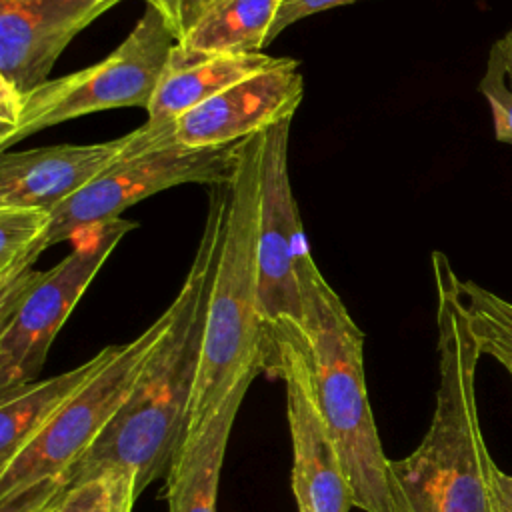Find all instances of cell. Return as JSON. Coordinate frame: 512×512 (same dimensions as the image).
I'll use <instances>...</instances> for the list:
<instances>
[{
  "instance_id": "obj_1",
  "label": "cell",
  "mask_w": 512,
  "mask_h": 512,
  "mask_svg": "<svg viewBox=\"0 0 512 512\" xmlns=\"http://www.w3.org/2000/svg\"><path fill=\"white\" fill-rule=\"evenodd\" d=\"M438 326V388L430 426L404 458H390L394 512H500L498 466L480 426L476 402L478 340L460 278L448 258L432 252Z\"/></svg>"
},
{
  "instance_id": "obj_2",
  "label": "cell",
  "mask_w": 512,
  "mask_h": 512,
  "mask_svg": "<svg viewBox=\"0 0 512 512\" xmlns=\"http://www.w3.org/2000/svg\"><path fill=\"white\" fill-rule=\"evenodd\" d=\"M226 216V184L210 188V204L188 274L170 302L172 322L150 354L130 398L72 468L70 480L100 466H124L136 474L138 496L166 476L180 446L194 390L202 324Z\"/></svg>"
},
{
  "instance_id": "obj_3",
  "label": "cell",
  "mask_w": 512,
  "mask_h": 512,
  "mask_svg": "<svg viewBox=\"0 0 512 512\" xmlns=\"http://www.w3.org/2000/svg\"><path fill=\"white\" fill-rule=\"evenodd\" d=\"M260 134L240 140L234 174L226 184L222 242L208 288L198 370L180 446L198 432L242 376L262 374L266 366V326L256 270Z\"/></svg>"
},
{
  "instance_id": "obj_4",
  "label": "cell",
  "mask_w": 512,
  "mask_h": 512,
  "mask_svg": "<svg viewBox=\"0 0 512 512\" xmlns=\"http://www.w3.org/2000/svg\"><path fill=\"white\" fill-rule=\"evenodd\" d=\"M302 334L320 412L342 460L352 506L394 512L384 454L364 376V332L316 262L302 276Z\"/></svg>"
},
{
  "instance_id": "obj_5",
  "label": "cell",
  "mask_w": 512,
  "mask_h": 512,
  "mask_svg": "<svg viewBox=\"0 0 512 512\" xmlns=\"http://www.w3.org/2000/svg\"><path fill=\"white\" fill-rule=\"evenodd\" d=\"M174 46L176 38L166 20L148 6L130 34L104 60L46 80L22 94L20 116L14 128L0 138V152L26 136L78 116L130 106L148 108Z\"/></svg>"
},
{
  "instance_id": "obj_6",
  "label": "cell",
  "mask_w": 512,
  "mask_h": 512,
  "mask_svg": "<svg viewBox=\"0 0 512 512\" xmlns=\"http://www.w3.org/2000/svg\"><path fill=\"white\" fill-rule=\"evenodd\" d=\"M144 142L50 212L44 250L72 240L80 230L104 224L156 194L182 184H228L238 144L190 148L174 138V122L160 128L142 124Z\"/></svg>"
},
{
  "instance_id": "obj_7",
  "label": "cell",
  "mask_w": 512,
  "mask_h": 512,
  "mask_svg": "<svg viewBox=\"0 0 512 512\" xmlns=\"http://www.w3.org/2000/svg\"><path fill=\"white\" fill-rule=\"evenodd\" d=\"M174 316L172 304L136 338L116 344L110 360L82 386L52 422L0 470V498L36 482L70 476L130 398L150 354Z\"/></svg>"
},
{
  "instance_id": "obj_8",
  "label": "cell",
  "mask_w": 512,
  "mask_h": 512,
  "mask_svg": "<svg viewBox=\"0 0 512 512\" xmlns=\"http://www.w3.org/2000/svg\"><path fill=\"white\" fill-rule=\"evenodd\" d=\"M136 226L138 222L126 218L88 226L72 238V250L54 268L36 272L18 302L0 318V392L38 378L70 312Z\"/></svg>"
},
{
  "instance_id": "obj_9",
  "label": "cell",
  "mask_w": 512,
  "mask_h": 512,
  "mask_svg": "<svg viewBox=\"0 0 512 512\" xmlns=\"http://www.w3.org/2000/svg\"><path fill=\"white\" fill-rule=\"evenodd\" d=\"M290 128L292 118L260 134L256 270L260 310L266 326V352L276 334L302 326V276L308 264L314 262L290 182Z\"/></svg>"
},
{
  "instance_id": "obj_10",
  "label": "cell",
  "mask_w": 512,
  "mask_h": 512,
  "mask_svg": "<svg viewBox=\"0 0 512 512\" xmlns=\"http://www.w3.org/2000/svg\"><path fill=\"white\" fill-rule=\"evenodd\" d=\"M264 374L280 378L286 390V418L292 438V494L302 496L312 512H350V488L318 406L302 326L286 328L270 340Z\"/></svg>"
},
{
  "instance_id": "obj_11",
  "label": "cell",
  "mask_w": 512,
  "mask_h": 512,
  "mask_svg": "<svg viewBox=\"0 0 512 512\" xmlns=\"http://www.w3.org/2000/svg\"><path fill=\"white\" fill-rule=\"evenodd\" d=\"M304 98V76L298 62L286 58L276 68L248 76L174 122L182 146H228L294 116Z\"/></svg>"
},
{
  "instance_id": "obj_12",
  "label": "cell",
  "mask_w": 512,
  "mask_h": 512,
  "mask_svg": "<svg viewBox=\"0 0 512 512\" xmlns=\"http://www.w3.org/2000/svg\"><path fill=\"white\" fill-rule=\"evenodd\" d=\"M112 0H0V80L26 94L44 84L70 40Z\"/></svg>"
},
{
  "instance_id": "obj_13",
  "label": "cell",
  "mask_w": 512,
  "mask_h": 512,
  "mask_svg": "<svg viewBox=\"0 0 512 512\" xmlns=\"http://www.w3.org/2000/svg\"><path fill=\"white\" fill-rule=\"evenodd\" d=\"M144 142L142 126L94 144H58L0 156V206L56 210Z\"/></svg>"
},
{
  "instance_id": "obj_14",
  "label": "cell",
  "mask_w": 512,
  "mask_h": 512,
  "mask_svg": "<svg viewBox=\"0 0 512 512\" xmlns=\"http://www.w3.org/2000/svg\"><path fill=\"white\" fill-rule=\"evenodd\" d=\"M256 376L258 372L242 376L198 432L176 450L164 476L162 498L168 512H216L226 446L242 400Z\"/></svg>"
},
{
  "instance_id": "obj_15",
  "label": "cell",
  "mask_w": 512,
  "mask_h": 512,
  "mask_svg": "<svg viewBox=\"0 0 512 512\" xmlns=\"http://www.w3.org/2000/svg\"><path fill=\"white\" fill-rule=\"evenodd\" d=\"M286 58L264 52L244 54H212V56H184L172 50L170 64L162 74L150 106L146 108L148 128H160L176 122L182 114L210 100L232 84L276 68Z\"/></svg>"
},
{
  "instance_id": "obj_16",
  "label": "cell",
  "mask_w": 512,
  "mask_h": 512,
  "mask_svg": "<svg viewBox=\"0 0 512 512\" xmlns=\"http://www.w3.org/2000/svg\"><path fill=\"white\" fill-rule=\"evenodd\" d=\"M116 344L104 346L82 364L0 392V470L6 468L110 360Z\"/></svg>"
},
{
  "instance_id": "obj_17",
  "label": "cell",
  "mask_w": 512,
  "mask_h": 512,
  "mask_svg": "<svg viewBox=\"0 0 512 512\" xmlns=\"http://www.w3.org/2000/svg\"><path fill=\"white\" fill-rule=\"evenodd\" d=\"M282 0H210L186 38L184 56L262 52Z\"/></svg>"
},
{
  "instance_id": "obj_18",
  "label": "cell",
  "mask_w": 512,
  "mask_h": 512,
  "mask_svg": "<svg viewBox=\"0 0 512 512\" xmlns=\"http://www.w3.org/2000/svg\"><path fill=\"white\" fill-rule=\"evenodd\" d=\"M50 212L26 206H0V294L20 286L44 252Z\"/></svg>"
},
{
  "instance_id": "obj_19",
  "label": "cell",
  "mask_w": 512,
  "mask_h": 512,
  "mask_svg": "<svg viewBox=\"0 0 512 512\" xmlns=\"http://www.w3.org/2000/svg\"><path fill=\"white\" fill-rule=\"evenodd\" d=\"M138 498L136 474L112 464L78 476L50 512H132Z\"/></svg>"
},
{
  "instance_id": "obj_20",
  "label": "cell",
  "mask_w": 512,
  "mask_h": 512,
  "mask_svg": "<svg viewBox=\"0 0 512 512\" xmlns=\"http://www.w3.org/2000/svg\"><path fill=\"white\" fill-rule=\"evenodd\" d=\"M460 290L480 354L512 362V302L472 280H460Z\"/></svg>"
},
{
  "instance_id": "obj_21",
  "label": "cell",
  "mask_w": 512,
  "mask_h": 512,
  "mask_svg": "<svg viewBox=\"0 0 512 512\" xmlns=\"http://www.w3.org/2000/svg\"><path fill=\"white\" fill-rule=\"evenodd\" d=\"M478 90L488 100L494 120V134L498 142L512 146V86L494 56H488L486 72L478 84Z\"/></svg>"
},
{
  "instance_id": "obj_22",
  "label": "cell",
  "mask_w": 512,
  "mask_h": 512,
  "mask_svg": "<svg viewBox=\"0 0 512 512\" xmlns=\"http://www.w3.org/2000/svg\"><path fill=\"white\" fill-rule=\"evenodd\" d=\"M150 8H154L172 30L176 44L186 38L202 10L210 0H144Z\"/></svg>"
},
{
  "instance_id": "obj_23",
  "label": "cell",
  "mask_w": 512,
  "mask_h": 512,
  "mask_svg": "<svg viewBox=\"0 0 512 512\" xmlns=\"http://www.w3.org/2000/svg\"><path fill=\"white\" fill-rule=\"evenodd\" d=\"M358 0H282L276 20L272 24L270 36H268V44L288 26L296 24L302 18H308L312 14L330 10V8H338V6H346V4H354Z\"/></svg>"
},
{
  "instance_id": "obj_24",
  "label": "cell",
  "mask_w": 512,
  "mask_h": 512,
  "mask_svg": "<svg viewBox=\"0 0 512 512\" xmlns=\"http://www.w3.org/2000/svg\"><path fill=\"white\" fill-rule=\"evenodd\" d=\"M490 56H494L498 60V64L502 66L508 84L512 86V30L506 32L490 50Z\"/></svg>"
},
{
  "instance_id": "obj_25",
  "label": "cell",
  "mask_w": 512,
  "mask_h": 512,
  "mask_svg": "<svg viewBox=\"0 0 512 512\" xmlns=\"http://www.w3.org/2000/svg\"><path fill=\"white\" fill-rule=\"evenodd\" d=\"M496 498L500 512H512V476L504 470L496 474Z\"/></svg>"
},
{
  "instance_id": "obj_26",
  "label": "cell",
  "mask_w": 512,
  "mask_h": 512,
  "mask_svg": "<svg viewBox=\"0 0 512 512\" xmlns=\"http://www.w3.org/2000/svg\"><path fill=\"white\" fill-rule=\"evenodd\" d=\"M294 500H296V508H298V512H312V508L308 506V502H306L302 496H296V494H294Z\"/></svg>"
},
{
  "instance_id": "obj_27",
  "label": "cell",
  "mask_w": 512,
  "mask_h": 512,
  "mask_svg": "<svg viewBox=\"0 0 512 512\" xmlns=\"http://www.w3.org/2000/svg\"><path fill=\"white\" fill-rule=\"evenodd\" d=\"M504 366V370L510 374V378H512V362H506V364H502Z\"/></svg>"
},
{
  "instance_id": "obj_28",
  "label": "cell",
  "mask_w": 512,
  "mask_h": 512,
  "mask_svg": "<svg viewBox=\"0 0 512 512\" xmlns=\"http://www.w3.org/2000/svg\"><path fill=\"white\" fill-rule=\"evenodd\" d=\"M112 2H116V4H118V2H120V0H112Z\"/></svg>"
}]
</instances>
